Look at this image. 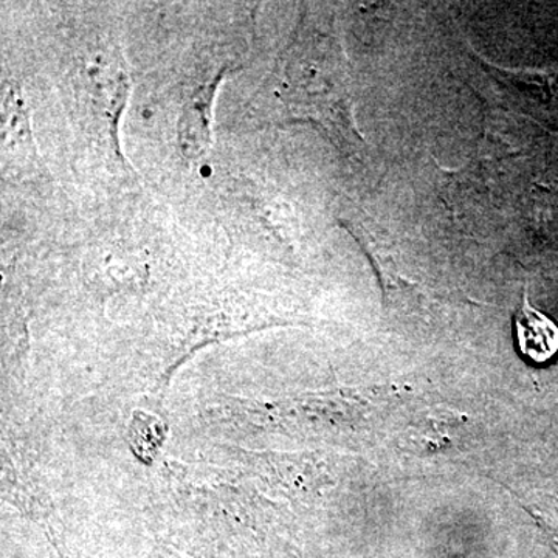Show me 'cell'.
I'll return each instance as SVG.
<instances>
[{
  "label": "cell",
  "mask_w": 558,
  "mask_h": 558,
  "mask_svg": "<svg viewBox=\"0 0 558 558\" xmlns=\"http://www.w3.org/2000/svg\"><path fill=\"white\" fill-rule=\"evenodd\" d=\"M513 333L521 357L534 365H546L558 354V325L548 315L531 306L527 290L513 317Z\"/></svg>",
  "instance_id": "1"
},
{
  "label": "cell",
  "mask_w": 558,
  "mask_h": 558,
  "mask_svg": "<svg viewBox=\"0 0 558 558\" xmlns=\"http://www.w3.org/2000/svg\"><path fill=\"white\" fill-rule=\"evenodd\" d=\"M216 84L197 92L185 106L179 123V140L183 154L189 159H199L209 146V121H211L213 95Z\"/></svg>",
  "instance_id": "2"
}]
</instances>
